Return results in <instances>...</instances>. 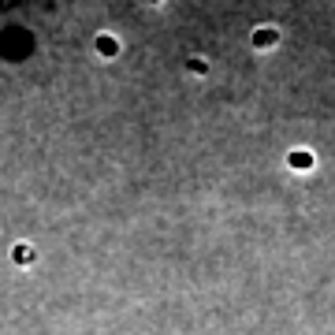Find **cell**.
Instances as JSON below:
<instances>
[{
  "instance_id": "6da1fadb",
  "label": "cell",
  "mask_w": 335,
  "mask_h": 335,
  "mask_svg": "<svg viewBox=\"0 0 335 335\" xmlns=\"http://www.w3.org/2000/svg\"><path fill=\"white\" fill-rule=\"evenodd\" d=\"M97 49L104 52V56H116V52H119V45L112 41V37H100V41H97Z\"/></svg>"
},
{
  "instance_id": "7a4b0ae2",
  "label": "cell",
  "mask_w": 335,
  "mask_h": 335,
  "mask_svg": "<svg viewBox=\"0 0 335 335\" xmlns=\"http://www.w3.org/2000/svg\"><path fill=\"white\" fill-rule=\"evenodd\" d=\"M253 41H257V45H272V41H276V34H272V30H268V34H257Z\"/></svg>"
}]
</instances>
